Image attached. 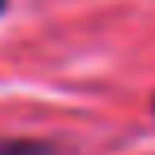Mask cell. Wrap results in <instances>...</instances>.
Here are the masks:
<instances>
[{
	"mask_svg": "<svg viewBox=\"0 0 155 155\" xmlns=\"http://www.w3.org/2000/svg\"><path fill=\"white\" fill-rule=\"evenodd\" d=\"M0 155H53V148L42 140H0Z\"/></svg>",
	"mask_w": 155,
	"mask_h": 155,
	"instance_id": "6da1fadb",
	"label": "cell"
},
{
	"mask_svg": "<svg viewBox=\"0 0 155 155\" xmlns=\"http://www.w3.org/2000/svg\"><path fill=\"white\" fill-rule=\"evenodd\" d=\"M151 117H155V98H151Z\"/></svg>",
	"mask_w": 155,
	"mask_h": 155,
	"instance_id": "3957f363",
	"label": "cell"
},
{
	"mask_svg": "<svg viewBox=\"0 0 155 155\" xmlns=\"http://www.w3.org/2000/svg\"><path fill=\"white\" fill-rule=\"evenodd\" d=\"M4 12H8V0H0V15H4Z\"/></svg>",
	"mask_w": 155,
	"mask_h": 155,
	"instance_id": "7a4b0ae2",
	"label": "cell"
}]
</instances>
